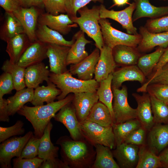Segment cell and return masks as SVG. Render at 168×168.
<instances>
[{"mask_svg": "<svg viewBox=\"0 0 168 168\" xmlns=\"http://www.w3.org/2000/svg\"><path fill=\"white\" fill-rule=\"evenodd\" d=\"M21 7L29 8L35 7L41 9L44 7L43 0H18Z\"/></svg>", "mask_w": 168, "mask_h": 168, "instance_id": "11a10c76", "label": "cell"}, {"mask_svg": "<svg viewBox=\"0 0 168 168\" xmlns=\"http://www.w3.org/2000/svg\"><path fill=\"white\" fill-rule=\"evenodd\" d=\"M80 124L84 138L94 146L100 144L111 150L115 148V138L112 125L103 126L87 120Z\"/></svg>", "mask_w": 168, "mask_h": 168, "instance_id": "5b68a950", "label": "cell"}, {"mask_svg": "<svg viewBox=\"0 0 168 168\" xmlns=\"http://www.w3.org/2000/svg\"><path fill=\"white\" fill-rule=\"evenodd\" d=\"M86 120L105 127L114 123L109 109L99 101L94 105Z\"/></svg>", "mask_w": 168, "mask_h": 168, "instance_id": "e575fe53", "label": "cell"}, {"mask_svg": "<svg viewBox=\"0 0 168 168\" xmlns=\"http://www.w3.org/2000/svg\"><path fill=\"white\" fill-rule=\"evenodd\" d=\"M147 130L141 126L132 132L126 138L124 142L138 146L145 144L146 133Z\"/></svg>", "mask_w": 168, "mask_h": 168, "instance_id": "681fc988", "label": "cell"}, {"mask_svg": "<svg viewBox=\"0 0 168 168\" xmlns=\"http://www.w3.org/2000/svg\"><path fill=\"white\" fill-rule=\"evenodd\" d=\"M0 6L6 12L12 13L21 7L18 0H0Z\"/></svg>", "mask_w": 168, "mask_h": 168, "instance_id": "f5cc1de1", "label": "cell"}, {"mask_svg": "<svg viewBox=\"0 0 168 168\" xmlns=\"http://www.w3.org/2000/svg\"><path fill=\"white\" fill-rule=\"evenodd\" d=\"M112 88L113 95L112 107L114 123L124 122L136 119V109L132 108L128 102L127 87L123 85L121 89Z\"/></svg>", "mask_w": 168, "mask_h": 168, "instance_id": "ba28073f", "label": "cell"}, {"mask_svg": "<svg viewBox=\"0 0 168 168\" xmlns=\"http://www.w3.org/2000/svg\"><path fill=\"white\" fill-rule=\"evenodd\" d=\"M162 167L168 168V148L158 156Z\"/></svg>", "mask_w": 168, "mask_h": 168, "instance_id": "6f0895ef", "label": "cell"}, {"mask_svg": "<svg viewBox=\"0 0 168 168\" xmlns=\"http://www.w3.org/2000/svg\"><path fill=\"white\" fill-rule=\"evenodd\" d=\"M38 24L45 25L63 35L68 34L72 28L77 27L78 26L71 20L67 14H60L54 16L47 12H42L40 14Z\"/></svg>", "mask_w": 168, "mask_h": 168, "instance_id": "4fadbf2b", "label": "cell"}, {"mask_svg": "<svg viewBox=\"0 0 168 168\" xmlns=\"http://www.w3.org/2000/svg\"><path fill=\"white\" fill-rule=\"evenodd\" d=\"M100 52V49L96 47L84 60L77 64L71 65L69 72L72 75H77L79 79L89 80L93 79Z\"/></svg>", "mask_w": 168, "mask_h": 168, "instance_id": "2e32d148", "label": "cell"}, {"mask_svg": "<svg viewBox=\"0 0 168 168\" xmlns=\"http://www.w3.org/2000/svg\"><path fill=\"white\" fill-rule=\"evenodd\" d=\"M144 26L152 33L168 31V15L156 19H148Z\"/></svg>", "mask_w": 168, "mask_h": 168, "instance_id": "b9f144b4", "label": "cell"}, {"mask_svg": "<svg viewBox=\"0 0 168 168\" xmlns=\"http://www.w3.org/2000/svg\"><path fill=\"white\" fill-rule=\"evenodd\" d=\"M165 49V48L159 47L154 52L139 57L137 66L146 77L152 73Z\"/></svg>", "mask_w": 168, "mask_h": 168, "instance_id": "8d00e7d4", "label": "cell"}, {"mask_svg": "<svg viewBox=\"0 0 168 168\" xmlns=\"http://www.w3.org/2000/svg\"><path fill=\"white\" fill-rule=\"evenodd\" d=\"M9 115L8 112V100L0 97V121L9 122Z\"/></svg>", "mask_w": 168, "mask_h": 168, "instance_id": "db71d44e", "label": "cell"}, {"mask_svg": "<svg viewBox=\"0 0 168 168\" xmlns=\"http://www.w3.org/2000/svg\"><path fill=\"white\" fill-rule=\"evenodd\" d=\"M34 91L33 89L24 88L16 91L14 96L8 98V112L9 116L14 115L26 103L31 102L33 99Z\"/></svg>", "mask_w": 168, "mask_h": 168, "instance_id": "d6a6232c", "label": "cell"}, {"mask_svg": "<svg viewBox=\"0 0 168 168\" xmlns=\"http://www.w3.org/2000/svg\"><path fill=\"white\" fill-rule=\"evenodd\" d=\"M44 160L35 157L31 159H25L21 157H16L13 159V168H40Z\"/></svg>", "mask_w": 168, "mask_h": 168, "instance_id": "c3c4849f", "label": "cell"}, {"mask_svg": "<svg viewBox=\"0 0 168 168\" xmlns=\"http://www.w3.org/2000/svg\"><path fill=\"white\" fill-rule=\"evenodd\" d=\"M48 44L38 40L31 43L21 56L17 64L26 68L39 63L47 58Z\"/></svg>", "mask_w": 168, "mask_h": 168, "instance_id": "ffe728a7", "label": "cell"}, {"mask_svg": "<svg viewBox=\"0 0 168 168\" xmlns=\"http://www.w3.org/2000/svg\"><path fill=\"white\" fill-rule=\"evenodd\" d=\"M112 53L117 65L122 66L135 65L141 56L137 48L124 45L116 46Z\"/></svg>", "mask_w": 168, "mask_h": 168, "instance_id": "484cf974", "label": "cell"}, {"mask_svg": "<svg viewBox=\"0 0 168 168\" xmlns=\"http://www.w3.org/2000/svg\"><path fill=\"white\" fill-rule=\"evenodd\" d=\"M155 124H168V105L164 102L149 95Z\"/></svg>", "mask_w": 168, "mask_h": 168, "instance_id": "ab89813d", "label": "cell"}, {"mask_svg": "<svg viewBox=\"0 0 168 168\" xmlns=\"http://www.w3.org/2000/svg\"><path fill=\"white\" fill-rule=\"evenodd\" d=\"M50 71L43 62L29 66L25 69V82L27 88L35 89L44 81H49Z\"/></svg>", "mask_w": 168, "mask_h": 168, "instance_id": "d4e9b609", "label": "cell"}, {"mask_svg": "<svg viewBox=\"0 0 168 168\" xmlns=\"http://www.w3.org/2000/svg\"><path fill=\"white\" fill-rule=\"evenodd\" d=\"M53 118L55 120L63 124L73 139L81 140L85 139L82 133L80 122L72 101L63 106Z\"/></svg>", "mask_w": 168, "mask_h": 168, "instance_id": "30bf717a", "label": "cell"}, {"mask_svg": "<svg viewBox=\"0 0 168 168\" xmlns=\"http://www.w3.org/2000/svg\"><path fill=\"white\" fill-rule=\"evenodd\" d=\"M160 0L166 1V0Z\"/></svg>", "mask_w": 168, "mask_h": 168, "instance_id": "91938a15", "label": "cell"}, {"mask_svg": "<svg viewBox=\"0 0 168 168\" xmlns=\"http://www.w3.org/2000/svg\"><path fill=\"white\" fill-rule=\"evenodd\" d=\"M100 51L94 72V79L99 83L112 73L118 66L113 57L112 49L104 44Z\"/></svg>", "mask_w": 168, "mask_h": 168, "instance_id": "e0dca14e", "label": "cell"}, {"mask_svg": "<svg viewBox=\"0 0 168 168\" xmlns=\"http://www.w3.org/2000/svg\"><path fill=\"white\" fill-rule=\"evenodd\" d=\"M40 168H69L63 160L58 157L44 160Z\"/></svg>", "mask_w": 168, "mask_h": 168, "instance_id": "816d5d0a", "label": "cell"}, {"mask_svg": "<svg viewBox=\"0 0 168 168\" xmlns=\"http://www.w3.org/2000/svg\"><path fill=\"white\" fill-rule=\"evenodd\" d=\"M73 94L72 103L80 123L87 119L93 107L99 101V97L96 91L77 93Z\"/></svg>", "mask_w": 168, "mask_h": 168, "instance_id": "5bb4252c", "label": "cell"}, {"mask_svg": "<svg viewBox=\"0 0 168 168\" xmlns=\"http://www.w3.org/2000/svg\"><path fill=\"white\" fill-rule=\"evenodd\" d=\"M4 16L0 29L1 40L7 42L16 35L25 33L21 24L13 13L5 12Z\"/></svg>", "mask_w": 168, "mask_h": 168, "instance_id": "f546056e", "label": "cell"}, {"mask_svg": "<svg viewBox=\"0 0 168 168\" xmlns=\"http://www.w3.org/2000/svg\"><path fill=\"white\" fill-rule=\"evenodd\" d=\"M148 132L147 145L157 155L168 145V124H155Z\"/></svg>", "mask_w": 168, "mask_h": 168, "instance_id": "7402d4cb", "label": "cell"}, {"mask_svg": "<svg viewBox=\"0 0 168 168\" xmlns=\"http://www.w3.org/2000/svg\"><path fill=\"white\" fill-rule=\"evenodd\" d=\"M47 83V86H39L35 88L33 99L31 102L33 105H43L44 102L47 104L52 103L61 93V90L50 80Z\"/></svg>", "mask_w": 168, "mask_h": 168, "instance_id": "f1b7e54d", "label": "cell"}, {"mask_svg": "<svg viewBox=\"0 0 168 168\" xmlns=\"http://www.w3.org/2000/svg\"><path fill=\"white\" fill-rule=\"evenodd\" d=\"M56 144L60 146L63 161L69 168H91L96 152L94 146L86 139L74 140L65 135L59 138Z\"/></svg>", "mask_w": 168, "mask_h": 168, "instance_id": "6da1fadb", "label": "cell"}, {"mask_svg": "<svg viewBox=\"0 0 168 168\" xmlns=\"http://www.w3.org/2000/svg\"><path fill=\"white\" fill-rule=\"evenodd\" d=\"M162 167L158 155L153 152L145 144L139 146L138 160L136 168Z\"/></svg>", "mask_w": 168, "mask_h": 168, "instance_id": "74e56055", "label": "cell"}, {"mask_svg": "<svg viewBox=\"0 0 168 168\" xmlns=\"http://www.w3.org/2000/svg\"><path fill=\"white\" fill-rule=\"evenodd\" d=\"M41 140V138L36 137L34 135L32 136L24 147L20 157L23 158L31 159L38 156Z\"/></svg>", "mask_w": 168, "mask_h": 168, "instance_id": "bcb514c9", "label": "cell"}, {"mask_svg": "<svg viewBox=\"0 0 168 168\" xmlns=\"http://www.w3.org/2000/svg\"><path fill=\"white\" fill-rule=\"evenodd\" d=\"M100 7V18H109L118 22L128 34L135 35L139 34L133 24V15L136 8L134 2L124 9L118 11L108 10L103 4Z\"/></svg>", "mask_w": 168, "mask_h": 168, "instance_id": "9c48e42d", "label": "cell"}, {"mask_svg": "<svg viewBox=\"0 0 168 168\" xmlns=\"http://www.w3.org/2000/svg\"><path fill=\"white\" fill-rule=\"evenodd\" d=\"M24 123L18 120L13 125L8 127H0V142L1 143L11 137L24 134L25 129L23 128Z\"/></svg>", "mask_w": 168, "mask_h": 168, "instance_id": "7bdbcfd3", "label": "cell"}, {"mask_svg": "<svg viewBox=\"0 0 168 168\" xmlns=\"http://www.w3.org/2000/svg\"><path fill=\"white\" fill-rule=\"evenodd\" d=\"M167 105H168V103H167Z\"/></svg>", "mask_w": 168, "mask_h": 168, "instance_id": "94428289", "label": "cell"}, {"mask_svg": "<svg viewBox=\"0 0 168 168\" xmlns=\"http://www.w3.org/2000/svg\"><path fill=\"white\" fill-rule=\"evenodd\" d=\"M94 146L96 156L91 168H120L109 147L100 144Z\"/></svg>", "mask_w": 168, "mask_h": 168, "instance_id": "1f68e13d", "label": "cell"}, {"mask_svg": "<svg viewBox=\"0 0 168 168\" xmlns=\"http://www.w3.org/2000/svg\"><path fill=\"white\" fill-rule=\"evenodd\" d=\"M73 97V94L70 93L63 99L45 105L33 107L24 105L17 113L30 122L34 129V136L41 138L51 119L63 106L72 102Z\"/></svg>", "mask_w": 168, "mask_h": 168, "instance_id": "7a4b0ae2", "label": "cell"}, {"mask_svg": "<svg viewBox=\"0 0 168 168\" xmlns=\"http://www.w3.org/2000/svg\"><path fill=\"white\" fill-rule=\"evenodd\" d=\"M15 89L14 82L11 74L4 72L0 76V97L9 94Z\"/></svg>", "mask_w": 168, "mask_h": 168, "instance_id": "f907efd6", "label": "cell"}, {"mask_svg": "<svg viewBox=\"0 0 168 168\" xmlns=\"http://www.w3.org/2000/svg\"><path fill=\"white\" fill-rule=\"evenodd\" d=\"M34 135L29 131L24 136L9 138L0 145V166L2 168H11V160L20 157L22 151L30 138Z\"/></svg>", "mask_w": 168, "mask_h": 168, "instance_id": "52a82bcc", "label": "cell"}, {"mask_svg": "<svg viewBox=\"0 0 168 168\" xmlns=\"http://www.w3.org/2000/svg\"><path fill=\"white\" fill-rule=\"evenodd\" d=\"M85 33L80 30L73 35L74 41L69 51L67 59V65L77 64L88 55L85 50L86 45L92 42L86 39Z\"/></svg>", "mask_w": 168, "mask_h": 168, "instance_id": "cb8c5ba5", "label": "cell"}, {"mask_svg": "<svg viewBox=\"0 0 168 168\" xmlns=\"http://www.w3.org/2000/svg\"><path fill=\"white\" fill-rule=\"evenodd\" d=\"M49 79L61 91L60 94L56 98L58 100L64 99L71 93L96 91L99 85V83L94 78L89 80L76 78L69 70L59 74L50 72Z\"/></svg>", "mask_w": 168, "mask_h": 168, "instance_id": "3957f363", "label": "cell"}, {"mask_svg": "<svg viewBox=\"0 0 168 168\" xmlns=\"http://www.w3.org/2000/svg\"><path fill=\"white\" fill-rule=\"evenodd\" d=\"M47 56L49 59L50 71L56 74L63 73L68 70L67 59L70 47L56 44H48Z\"/></svg>", "mask_w": 168, "mask_h": 168, "instance_id": "7c38bea8", "label": "cell"}, {"mask_svg": "<svg viewBox=\"0 0 168 168\" xmlns=\"http://www.w3.org/2000/svg\"><path fill=\"white\" fill-rule=\"evenodd\" d=\"M139 149V146L124 142L112 152L120 168H133L138 163Z\"/></svg>", "mask_w": 168, "mask_h": 168, "instance_id": "9a60e30c", "label": "cell"}, {"mask_svg": "<svg viewBox=\"0 0 168 168\" xmlns=\"http://www.w3.org/2000/svg\"><path fill=\"white\" fill-rule=\"evenodd\" d=\"M152 95L157 99L168 103V84L161 83H153L148 85L146 92Z\"/></svg>", "mask_w": 168, "mask_h": 168, "instance_id": "f6af8a7d", "label": "cell"}, {"mask_svg": "<svg viewBox=\"0 0 168 168\" xmlns=\"http://www.w3.org/2000/svg\"><path fill=\"white\" fill-rule=\"evenodd\" d=\"M146 82L139 88L138 92H146L147 86L153 83L168 84V63L158 70L152 72Z\"/></svg>", "mask_w": 168, "mask_h": 168, "instance_id": "60d3db41", "label": "cell"}, {"mask_svg": "<svg viewBox=\"0 0 168 168\" xmlns=\"http://www.w3.org/2000/svg\"><path fill=\"white\" fill-rule=\"evenodd\" d=\"M112 126L116 147L124 143L127 136L133 131L140 127L141 125L139 120L135 119L124 122L113 123Z\"/></svg>", "mask_w": 168, "mask_h": 168, "instance_id": "836d02e7", "label": "cell"}, {"mask_svg": "<svg viewBox=\"0 0 168 168\" xmlns=\"http://www.w3.org/2000/svg\"><path fill=\"white\" fill-rule=\"evenodd\" d=\"M100 9V6H94L91 8L85 6L77 11L80 16L71 19L79 26L81 30L93 40L96 47L100 50L105 44L99 23Z\"/></svg>", "mask_w": 168, "mask_h": 168, "instance_id": "277c9868", "label": "cell"}, {"mask_svg": "<svg viewBox=\"0 0 168 168\" xmlns=\"http://www.w3.org/2000/svg\"><path fill=\"white\" fill-rule=\"evenodd\" d=\"M112 88H119L126 81H137L142 84L146 81V77L136 65L123 66L112 73Z\"/></svg>", "mask_w": 168, "mask_h": 168, "instance_id": "44dd1931", "label": "cell"}, {"mask_svg": "<svg viewBox=\"0 0 168 168\" xmlns=\"http://www.w3.org/2000/svg\"><path fill=\"white\" fill-rule=\"evenodd\" d=\"M6 49L12 63H17L26 49L30 44L29 38L25 33L19 34L8 40Z\"/></svg>", "mask_w": 168, "mask_h": 168, "instance_id": "4316f807", "label": "cell"}, {"mask_svg": "<svg viewBox=\"0 0 168 168\" xmlns=\"http://www.w3.org/2000/svg\"><path fill=\"white\" fill-rule=\"evenodd\" d=\"M112 78V73H111L107 78L100 82L96 93L99 97V101L104 104L109 109L114 123L112 107L113 95L111 85Z\"/></svg>", "mask_w": 168, "mask_h": 168, "instance_id": "d590c367", "label": "cell"}, {"mask_svg": "<svg viewBox=\"0 0 168 168\" xmlns=\"http://www.w3.org/2000/svg\"><path fill=\"white\" fill-rule=\"evenodd\" d=\"M66 0H43L47 13L54 16L66 13Z\"/></svg>", "mask_w": 168, "mask_h": 168, "instance_id": "7dc6e473", "label": "cell"}, {"mask_svg": "<svg viewBox=\"0 0 168 168\" xmlns=\"http://www.w3.org/2000/svg\"><path fill=\"white\" fill-rule=\"evenodd\" d=\"M91 1L103 3L104 0H66V13L70 19L75 17L78 10Z\"/></svg>", "mask_w": 168, "mask_h": 168, "instance_id": "ee69618b", "label": "cell"}, {"mask_svg": "<svg viewBox=\"0 0 168 168\" xmlns=\"http://www.w3.org/2000/svg\"><path fill=\"white\" fill-rule=\"evenodd\" d=\"M53 127L50 121L44 129L43 134L41 138L39 144L38 157L44 160L58 157L59 148L55 146L50 139V133Z\"/></svg>", "mask_w": 168, "mask_h": 168, "instance_id": "4dcf8cb0", "label": "cell"}, {"mask_svg": "<svg viewBox=\"0 0 168 168\" xmlns=\"http://www.w3.org/2000/svg\"><path fill=\"white\" fill-rule=\"evenodd\" d=\"M38 40L44 43L71 47L74 41L72 38L70 41L66 40L63 35L44 25L38 24L35 32Z\"/></svg>", "mask_w": 168, "mask_h": 168, "instance_id": "83f0119b", "label": "cell"}, {"mask_svg": "<svg viewBox=\"0 0 168 168\" xmlns=\"http://www.w3.org/2000/svg\"><path fill=\"white\" fill-rule=\"evenodd\" d=\"M25 69L17 63H12L9 60L5 61L1 68L4 72H8L11 75L16 91L22 89L26 86L25 79Z\"/></svg>", "mask_w": 168, "mask_h": 168, "instance_id": "f35d334b", "label": "cell"}, {"mask_svg": "<svg viewBox=\"0 0 168 168\" xmlns=\"http://www.w3.org/2000/svg\"><path fill=\"white\" fill-rule=\"evenodd\" d=\"M136 4L133 22L143 17L155 19L168 15V6L156 7L152 5L149 0H134Z\"/></svg>", "mask_w": 168, "mask_h": 168, "instance_id": "603a6c76", "label": "cell"}, {"mask_svg": "<svg viewBox=\"0 0 168 168\" xmlns=\"http://www.w3.org/2000/svg\"><path fill=\"white\" fill-rule=\"evenodd\" d=\"M138 106L136 109V119L141 126L149 131L155 124L152 110L149 94L143 92L142 95L136 93L132 94Z\"/></svg>", "mask_w": 168, "mask_h": 168, "instance_id": "ac0fdd59", "label": "cell"}, {"mask_svg": "<svg viewBox=\"0 0 168 168\" xmlns=\"http://www.w3.org/2000/svg\"><path fill=\"white\" fill-rule=\"evenodd\" d=\"M168 63V46L161 56L160 59L153 69L152 72L156 71Z\"/></svg>", "mask_w": 168, "mask_h": 168, "instance_id": "9f6ffc18", "label": "cell"}, {"mask_svg": "<svg viewBox=\"0 0 168 168\" xmlns=\"http://www.w3.org/2000/svg\"><path fill=\"white\" fill-rule=\"evenodd\" d=\"M139 34L142 40L137 48L140 52L148 51L156 46L166 49L168 46V31L152 33L144 26H141L139 28Z\"/></svg>", "mask_w": 168, "mask_h": 168, "instance_id": "d6986e66", "label": "cell"}, {"mask_svg": "<svg viewBox=\"0 0 168 168\" xmlns=\"http://www.w3.org/2000/svg\"><path fill=\"white\" fill-rule=\"evenodd\" d=\"M129 0H113L114 5L118 6H123L128 3Z\"/></svg>", "mask_w": 168, "mask_h": 168, "instance_id": "680465c9", "label": "cell"}, {"mask_svg": "<svg viewBox=\"0 0 168 168\" xmlns=\"http://www.w3.org/2000/svg\"><path fill=\"white\" fill-rule=\"evenodd\" d=\"M39 8L34 6L29 8L21 7L13 13L21 22L25 33L31 43L38 40L35 32L39 17L42 12Z\"/></svg>", "mask_w": 168, "mask_h": 168, "instance_id": "8fae6325", "label": "cell"}, {"mask_svg": "<svg viewBox=\"0 0 168 168\" xmlns=\"http://www.w3.org/2000/svg\"><path fill=\"white\" fill-rule=\"evenodd\" d=\"M104 44L113 49L116 45H124L137 48L142 40L140 34L132 35L114 28L107 19L99 21Z\"/></svg>", "mask_w": 168, "mask_h": 168, "instance_id": "8992f818", "label": "cell"}]
</instances>
